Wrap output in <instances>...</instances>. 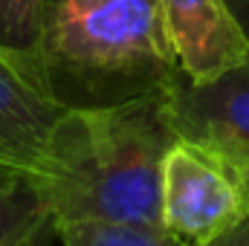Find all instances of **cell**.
Segmentation results:
<instances>
[{
  "mask_svg": "<svg viewBox=\"0 0 249 246\" xmlns=\"http://www.w3.org/2000/svg\"><path fill=\"white\" fill-rule=\"evenodd\" d=\"M160 211L183 246H209L249 220V180L220 154L177 139L162 159Z\"/></svg>",
  "mask_w": 249,
  "mask_h": 246,
  "instance_id": "obj_3",
  "label": "cell"
},
{
  "mask_svg": "<svg viewBox=\"0 0 249 246\" xmlns=\"http://www.w3.org/2000/svg\"><path fill=\"white\" fill-rule=\"evenodd\" d=\"M44 6L47 0H0V50L32 67L41 78L44 72L38 61V47L44 29Z\"/></svg>",
  "mask_w": 249,
  "mask_h": 246,
  "instance_id": "obj_8",
  "label": "cell"
},
{
  "mask_svg": "<svg viewBox=\"0 0 249 246\" xmlns=\"http://www.w3.org/2000/svg\"><path fill=\"white\" fill-rule=\"evenodd\" d=\"M177 142L165 90L105 107H70L55 124L38 183L64 223L162 229V159Z\"/></svg>",
  "mask_w": 249,
  "mask_h": 246,
  "instance_id": "obj_1",
  "label": "cell"
},
{
  "mask_svg": "<svg viewBox=\"0 0 249 246\" xmlns=\"http://www.w3.org/2000/svg\"><path fill=\"white\" fill-rule=\"evenodd\" d=\"M58 220L38 174L0 162V246H53Z\"/></svg>",
  "mask_w": 249,
  "mask_h": 246,
  "instance_id": "obj_7",
  "label": "cell"
},
{
  "mask_svg": "<svg viewBox=\"0 0 249 246\" xmlns=\"http://www.w3.org/2000/svg\"><path fill=\"white\" fill-rule=\"evenodd\" d=\"M223 3L229 6L235 23L241 26V32L247 35V41H249V0H223Z\"/></svg>",
  "mask_w": 249,
  "mask_h": 246,
  "instance_id": "obj_10",
  "label": "cell"
},
{
  "mask_svg": "<svg viewBox=\"0 0 249 246\" xmlns=\"http://www.w3.org/2000/svg\"><path fill=\"white\" fill-rule=\"evenodd\" d=\"M61 246H183L165 229L124 226V223H64Z\"/></svg>",
  "mask_w": 249,
  "mask_h": 246,
  "instance_id": "obj_9",
  "label": "cell"
},
{
  "mask_svg": "<svg viewBox=\"0 0 249 246\" xmlns=\"http://www.w3.org/2000/svg\"><path fill=\"white\" fill-rule=\"evenodd\" d=\"M70 107L44 78L0 50V162L38 174L55 124Z\"/></svg>",
  "mask_w": 249,
  "mask_h": 246,
  "instance_id": "obj_6",
  "label": "cell"
},
{
  "mask_svg": "<svg viewBox=\"0 0 249 246\" xmlns=\"http://www.w3.org/2000/svg\"><path fill=\"white\" fill-rule=\"evenodd\" d=\"M209 246H249V220L247 223H241L238 229H232L229 235H223L220 241L209 244Z\"/></svg>",
  "mask_w": 249,
  "mask_h": 246,
  "instance_id": "obj_11",
  "label": "cell"
},
{
  "mask_svg": "<svg viewBox=\"0 0 249 246\" xmlns=\"http://www.w3.org/2000/svg\"><path fill=\"white\" fill-rule=\"evenodd\" d=\"M168 47L188 84H209L249 61V41L223 0H160Z\"/></svg>",
  "mask_w": 249,
  "mask_h": 246,
  "instance_id": "obj_5",
  "label": "cell"
},
{
  "mask_svg": "<svg viewBox=\"0 0 249 246\" xmlns=\"http://www.w3.org/2000/svg\"><path fill=\"white\" fill-rule=\"evenodd\" d=\"M38 61L67 107H105L174 87L160 0H47Z\"/></svg>",
  "mask_w": 249,
  "mask_h": 246,
  "instance_id": "obj_2",
  "label": "cell"
},
{
  "mask_svg": "<svg viewBox=\"0 0 249 246\" xmlns=\"http://www.w3.org/2000/svg\"><path fill=\"white\" fill-rule=\"evenodd\" d=\"M165 110L177 139L220 154L249 180V61L209 84L180 78L165 90Z\"/></svg>",
  "mask_w": 249,
  "mask_h": 246,
  "instance_id": "obj_4",
  "label": "cell"
}]
</instances>
